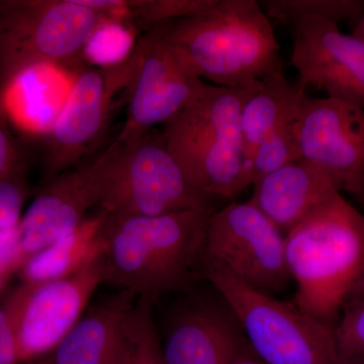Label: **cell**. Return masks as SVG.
I'll use <instances>...</instances> for the list:
<instances>
[{"label":"cell","instance_id":"28","mask_svg":"<svg viewBox=\"0 0 364 364\" xmlns=\"http://www.w3.org/2000/svg\"><path fill=\"white\" fill-rule=\"evenodd\" d=\"M0 364H21L14 320L6 301L0 305Z\"/></svg>","mask_w":364,"mask_h":364},{"label":"cell","instance_id":"4","mask_svg":"<svg viewBox=\"0 0 364 364\" xmlns=\"http://www.w3.org/2000/svg\"><path fill=\"white\" fill-rule=\"evenodd\" d=\"M260 81L241 88L208 85L198 102L164 124L170 151L203 195L234 200L250 186L240 114Z\"/></svg>","mask_w":364,"mask_h":364},{"label":"cell","instance_id":"9","mask_svg":"<svg viewBox=\"0 0 364 364\" xmlns=\"http://www.w3.org/2000/svg\"><path fill=\"white\" fill-rule=\"evenodd\" d=\"M202 260L227 268L267 294L287 289L286 236L250 200L231 203L208 220Z\"/></svg>","mask_w":364,"mask_h":364},{"label":"cell","instance_id":"32","mask_svg":"<svg viewBox=\"0 0 364 364\" xmlns=\"http://www.w3.org/2000/svg\"><path fill=\"white\" fill-rule=\"evenodd\" d=\"M26 364H54L52 363L51 358H50L49 355L44 356V358H41L38 359H35V360L30 361V363Z\"/></svg>","mask_w":364,"mask_h":364},{"label":"cell","instance_id":"3","mask_svg":"<svg viewBox=\"0 0 364 364\" xmlns=\"http://www.w3.org/2000/svg\"><path fill=\"white\" fill-rule=\"evenodd\" d=\"M294 305L335 326L360 272L364 215L337 193L286 236Z\"/></svg>","mask_w":364,"mask_h":364},{"label":"cell","instance_id":"11","mask_svg":"<svg viewBox=\"0 0 364 364\" xmlns=\"http://www.w3.org/2000/svg\"><path fill=\"white\" fill-rule=\"evenodd\" d=\"M102 284L100 259L63 279L21 282L6 299L16 329L20 363L49 355L85 315Z\"/></svg>","mask_w":364,"mask_h":364},{"label":"cell","instance_id":"7","mask_svg":"<svg viewBox=\"0 0 364 364\" xmlns=\"http://www.w3.org/2000/svg\"><path fill=\"white\" fill-rule=\"evenodd\" d=\"M100 210L117 217H158L213 208L189 182L163 133L151 130L128 145L109 147Z\"/></svg>","mask_w":364,"mask_h":364},{"label":"cell","instance_id":"16","mask_svg":"<svg viewBox=\"0 0 364 364\" xmlns=\"http://www.w3.org/2000/svg\"><path fill=\"white\" fill-rule=\"evenodd\" d=\"M253 186L249 200L284 236L340 193L322 172L303 161L284 165L263 176Z\"/></svg>","mask_w":364,"mask_h":364},{"label":"cell","instance_id":"19","mask_svg":"<svg viewBox=\"0 0 364 364\" xmlns=\"http://www.w3.org/2000/svg\"><path fill=\"white\" fill-rule=\"evenodd\" d=\"M104 222L105 214L100 210L71 234L33 254L18 270L23 282L63 279L100 260L104 250Z\"/></svg>","mask_w":364,"mask_h":364},{"label":"cell","instance_id":"25","mask_svg":"<svg viewBox=\"0 0 364 364\" xmlns=\"http://www.w3.org/2000/svg\"><path fill=\"white\" fill-rule=\"evenodd\" d=\"M30 193L25 163L0 181V230L16 226L23 217Z\"/></svg>","mask_w":364,"mask_h":364},{"label":"cell","instance_id":"20","mask_svg":"<svg viewBox=\"0 0 364 364\" xmlns=\"http://www.w3.org/2000/svg\"><path fill=\"white\" fill-rule=\"evenodd\" d=\"M154 299L139 296L124 318L114 364H165Z\"/></svg>","mask_w":364,"mask_h":364},{"label":"cell","instance_id":"27","mask_svg":"<svg viewBox=\"0 0 364 364\" xmlns=\"http://www.w3.org/2000/svg\"><path fill=\"white\" fill-rule=\"evenodd\" d=\"M23 264L18 224L0 230V275L6 277L18 272Z\"/></svg>","mask_w":364,"mask_h":364},{"label":"cell","instance_id":"8","mask_svg":"<svg viewBox=\"0 0 364 364\" xmlns=\"http://www.w3.org/2000/svg\"><path fill=\"white\" fill-rule=\"evenodd\" d=\"M141 59L138 42L119 63L79 72L48 135V181L73 169L95 147L109 124L117 95L130 92Z\"/></svg>","mask_w":364,"mask_h":364},{"label":"cell","instance_id":"13","mask_svg":"<svg viewBox=\"0 0 364 364\" xmlns=\"http://www.w3.org/2000/svg\"><path fill=\"white\" fill-rule=\"evenodd\" d=\"M293 28L291 64L299 82L364 107V41L324 18H304Z\"/></svg>","mask_w":364,"mask_h":364},{"label":"cell","instance_id":"15","mask_svg":"<svg viewBox=\"0 0 364 364\" xmlns=\"http://www.w3.org/2000/svg\"><path fill=\"white\" fill-rule=\"evenodd\" d=\"M162 351L165 364H234L254 353L221 296H191L178 304L165 324Z\"/></svg>","mask_w":364,"mask_h":364},{"label":"cell","instance_id":"21","mask_svg":"<svg viewBox=\"0 0 364 364\" xmlns=\"http://www.w3.org/2000/svg\"><path fill=\"white\" fill-rule=\"evenodd\" d=\"M261 6L268 18L293 28L306 18L339 25L342 21H356L364 13V0H265Z\"/></svg>","mask_w":364,"mask_h":364},{"label":"cell","instance_id":"14","mask_svg":"<svg viewBox=\"0 0 364 364\" xmlns=\"http://www.w3.org/2000/svg\"><path fill=\"white\" fill-rule=\"evenodd\" d=\"M109 161L107 148L92 163L68 170L48 181L18 223L23 263L33 254L75 231L88 219V210L100 207Z\"/></svg>","mask_w":364,"mask_h":364},{"label":"cell","instance_id":"6","mask_svg":"<svg viewBox=\"0 0 364 364\" xmlns=\"http://www.w3.org/2000/svg\"><path fill=\"white\" fill-rule=\"evenodd\" d=\"M200 272L238 318L255 355L265 364H342L334 327L202 260Z\"/></svg>","mask_w":364,"mask_h":364},{"label":"cell","instance_id":"22","mask_svg":"<svg viewBox=\"0 0 364 364\" xmlns=\"http://www.w3.org/2000/svg\"><path fill=\"white\" fill-rule=\"evenodd\" d=\"M296 119L275 129L261 141L254 151L249 164L250 186L284 165L298 161L294 136Z\"/></svg>","mask_w":364,"mask_h":364},{"label":"cell","instance_id":"23","mask_svg":"<svg viewBox=\"0 0 364 364\" xmlns=\"http://www.w3.org/2000/svg\"><path fill=\"white\" fill-rule=\"evenodd\" d=\"M219 0H138L132 1L130 21L139 31L149 32L164 21L208 13Z\"/></svg>","mask_w":364,"mask_h":364},{"label":"cell","instance_id":"33","mask_svg":"<svg viewBox=\"0 0 364 364\" xmlns=\"http://www.w3.org/2000/svg\"><path fill=\"white\" fill-rule=\"evenodd\" d=\"M6 277H1L0 275V289H1V287H4V282H6Z\"/></svg>","mask_w":364,"mask_h":364},{"label":"cell","instance_id":"30","mask_svg":"<svg viewBox=\"0 0 364 364\" xmlns=\"http://www.w3.org/2000/svg\"><path fill=\"white\" fill-rule=\"evenodd\" d=\"M352 35L356 36V37L364 41V13L356 20Z\"/></svg>","mask_w":364,"mask_h":364},{"label":"cell","instance_id":"2","mask_svg":"<svg viewBox=\"0 0 364 364\" xmlns=\"http://www.w3.org/2000/svg\"><path fill=\"white\" fill-rule=\"evenodd\" d=\"M196 77L247 87L284 71L280 46L259 2L219 0L208 13L155 26Z\"/></svg>","mask_w":364,"mask_h":364},{"label":"cell","instance_id":"12","mask_svg":"<svg viewBox=\"0 0 364 364\" xmlns=\"http://www.w3.org/2000/svg\"><path fill=\"white\" fill-rule=\"evenodd\" d=\"M142 59L130 93L123 129L116 139L128 145L198 102L208 83L196 77L156 28L139 38Z\"/></svg>","mask_w":364,"mask_h":364},{"label":"cell","instance_id":"18","mask_svg":"<svg viewBox=\"0 0 364 364\" xmlns=\"http://www.w3.org/2000/svg\"><path fill=\"white\" fill-rule=\"evenodd\" d=\"M306 90L305 86L298 80L289 82L284 71H280L261 80L257 88L244 102L240 114V129L247 161L248 179L249 164L254 151L275 129L296 119L304 100L308 97Z\"/></svg>","mask_w":364,"mask_h":364},{"label":"cell","instance_id":"26","mask_svg":"<svg viewBox=\"0 0 364 364\" xmlns=\"http://www.w3.org/2000/svg\"><path fill=\"white\" fill-rule=\"evenodd\" d=\"M7 91L9 87L0 85V181L23 163L9 124Z\"/></svg>","mask_w":364,"mask_h":364},{"label":"cell","instance_id":"17","mask_svg":"<svg viewBox=\"0 0 364 364\" xmlns=\"http://www.w3.org/2000/svg\"><path fill=\"white\" fill-rule=\"evenodd\" d=\"M138 296L119 291L88 309L49 354L54 364H114L122 326Z\"/></svg>","mask_w":364,"mask_h":364},{"label":"cell","instance_id":"10","mask_svg":"<svg viewBox=\"0 0 364 364\" xmlns=\"http://www.w3.org/2000/svg\"><path fill=\"white\" fill-rule=\"evenodd\" d=\"M298 161L364 203V107L335 98L306 97L294 123Z\"/></svg>","mask_w":364,"mask_h":364},{"label":"cell","instance_id":"29","mask_svg":"<svg viewBox=\"0 0 364 364\" xmlns=\"http://www.w3.org/2000/svg\"><path fill=\"white\" fill-rule=\"evenodd\" d=\"M364 301V256L360 272H359L358 279H356L353 287H352L345 305H346V304L356 303V301Z\"/></svg>","mask_w":364,"mask_h":364},{"label":"cell","instance_id":"1","mask_svg":"<svg viewBox=\"0 0 364 364\" xmlns=\"http://www.w3.org/2000/svg\"><path fill=\"white\" fill-rule=\"evenodd\" d=\"M214 212L208 208L158 217H117L102 212V284L154 299L186 291L202 268L205 231Z\"/></svg>","mask_w":364,"mask_h":364},{"label":"cell","instance_id":"24","mask_svg":"<svg viewBox=\"0 0 364 364\" xmlns=\"http://www.w3.org/2000/svg\"><path fill=\"white\" fill-rule=\"evenodd\" d=\"M334 335L342 364H364V301L343 306Z\"/></svg>","mask_w":364,"mask_h":364},{"label":"cell","instance_id":"5","mask_svg":"<svg viewBox=\"0 0 364 364\" xmlns=\"http://www.w3.org/2000/svg\"><path fill=\"white\" fill-rule=\"evenodd\" d=\"M111 14L79 0H0V85L43 65L73 66Z\"/></svg>","mask_w":364,"mask_h":364},{"label":"cell","instance_id":"31","mask_svg":"<svg viewBox=\"0 0 364 364\" xmlns=\"http://www.w3.org/2000/svg\"><path fill=\"white\" fill-rule=\"evenodd\" d=\"M234 364H265L260 360L255 353L248 354V355L243 356V358L237 360Z\"/></svg>","mask_w":364,"mask_h":364}]
</instances>
